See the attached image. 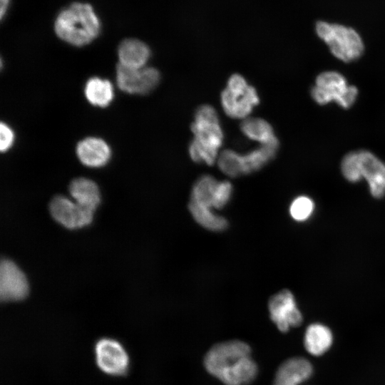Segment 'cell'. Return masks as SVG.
<instances>
[{
  "instance_id": "44dd1931",
  "label": "cell",
  "mask_w": 385,
  "mask_h": 385,
  "mask_svg": "<svg viewBox=\"0 0 385 385\" xmlns=\"http://www.w3.org/2000/svg\"><path fill=\"white\" fill-rule=\"evenodd\" d=\"M85 96L89 103L93 106L106 107L113 99V87L106 79L92 77L86 83Z\"/></svg>"
},
{
  "instance_id": "603a6c76",
  "label": "cell",
  "mask_w": 385,
  "mask_h": 385,
  "mask_svg": "<svg viewBox=\"0 0 385 385\" xmlns=\"http://www.w3.org/2000/svg\"><path fill=\"white\" fill-rule=\"evenodd\" d=\"M217 164L220 170L231 178L243 175L241 154L235 150H223L217 158Z\"/></svg>"
},
{
  "instance_id": "6da1fadb",
  "label": "cell",
  "mask_w": 385,
  "mask_h": 385,
  "mask_svg": "<svg viewBox=\"0 0 385 385\" xmlns=\"http://www.w3.org/2000/svg\"><path fill=\"white\" fill-rule=\"evenodd\" d=\"M251 352L250 345L242 340H226L208 349L203 364L207 372L225 385H247L258 373Z\"/></svg>"
},
{
  "instance_id": "7c38bea8",
  "label": "cell",
  "mask_w": 385,
  "mask_h": 385,
  "mask_svg": "<svg viewBox=\"0 0 385 385\" xmlns=\"http://www.w3.org/2000/svg\"><path fill=\"white\" fill-rule=\"evenodd\" d=\"M26 276L11 260L3 259L0 263V299L11 302L24 299L28 294Z\"/></svg>"
},
{
  "instance_id": "9c48e42d",
  "label": "cell",
  "mask_w": 385,
  "mask_h": 385,
  "mask_svg": "<svg viewBox=\"0 0 385 385\" xmlns=\"http://www.w3.org/2000/svg\"><path fill=\"white\" fill-rule=\"evenodd\" d=\"M160 79L158 70L153 67L135 68L120 63L116 67L117 85L121 91L130 94H148L156 88Z\"/></svg>"
},
{
  "instance_id": "7402d4cb",
  "label": "cell",
  "mask_w": 385,
  "mask_h": 385,
  "mask_svg": "<svg viewBox=\"0 0 385 385\" xmlns=\"http://www.w3.org/2000/svg\"><path fill=\"white\" fill-rule=\"evenodd\" d=\"M217 183L212 175L200 176L193 185L190 200L213 209L212 198Z\"/></svg>"
},
{
  "instance_id": "5bb4252c",
  "label": "cell",
  "mask_w": 385,
  "mask_h": 385,
  "mask_svg": "<svg viewBox=\"0 0 385 385\" xmlns=\"http://www.w3.org/2000/svg\"><path fill=\"white\" fill-rule=\"evenodd\" d=\"M76 154L83 165L91 168H100L109 161L111 150L103 140L89 137L78 143Z\"/></svg>"
},
{
  "instance_id": "30bf717a",
  "label": "cell",
  "mask_w": 385,
  "mask_h": 385,
  "mask_svg": "<svg viewBox=\"0 0 385 385\" xmlns=\"http://www.w3.org/2000/svg\"><path fill=\"white\" fill-rule=\"evenodd\" d=\"M268 309L270 319L282 332L302 323V314L293 294L288 289H282L272 295L268 301Z\"/></svg>"
},
{
  "instance_id": "8992f818",
  "label": "cell",
  "mask_w": 385,
  "mask_h": 385,
  "mask_svg": "<svg viewBox=\"0 0 385 385\" xmlns=\"http://www.w3.org/2000/svg\"><path fill=\"white\" fill-rule=\"evenodd\" d=\"M358 89L349 85L346 78L337 71H324L315 79L310 94L319 105L323 106L335 102L342 108H349L356 101Z\"/></svg>"
},
{
  "instance_id": "7a4b0ae2",
  "label": "cell",
  "mask_w": 385,
  "mask_h": 385,
  "mask_svg": "<svg viewBox=\"0 0 385 385\" xmlns=\"http://www.w3.org/2000/svg\"><path fill=\"white\" fill-rule=\"evenodd\" d=\"M190 129L194 138L189 145L190 157L195 163L213 165L224 138L216 110L210 105L199 106Z\"/></svg>"
},
{
  "instance_id": "5b68a950",
  "label": "cell",
  "mask_w": 385,
  "mask_h": 385,
  "mask_svg": "<svg viewBox=\"0 0 385 385\" xmlns=\"http://www.w3.org/2000/svg\"><path fill=\"white\" fill-rule=\"evenodd\" d=\"M316 33L328 46L338 59L349 63L359 59L364 53V45L356 31L344 25L319 21Z\"/></svg>"
},
{
  "instance_id": "52a82bcc",
  "label": "cell",
  "mask_w": 385,
  "mask_h": 385,
  "mask_svg": "<svg viewBox=\"0 0 385 385\" xmlns=\"http://www.w3.org/2000/svg\"><path fill=\"white\" fill-rule=\"evenodd\" d=\"M220 99L225 113L232 118H248L253 108L260 103L256 89L237 73L229 78Z\"/></svg>"
},
{
  "instance_id": "ba28073f",
  "label": "cell",
  "mask_w": 385,
  "mask_h": 385,
  "mask_svg": "<svg viewBox=\"0 0 385 385\" xmlns=\"http://www.w3.org/2000/svg\"><path fill=\"white\" fill-rule=\"evenodd\" d=\"M96 362L105 374L120 376L127 374L130 359L123 344L116 339L103 337L94 346Z\"/></svg>"
},
{
  "instance_id": "3957f363",
  "label": "cell",
  "mask_w": 385,
  "mask_h": 385,
  "mask_svg": "<svg viewBox=\"0 0 385 385\" xmlns=\"http://www.w3.org/2000/svg\"><path fill=\"white\" fill-rule=\"evenodd\" d=\"M101 29L100 19L92 6L87 3H72L59 12L54 22L58 37L75 46L92 42L98 36Z\"/></svg>"
},
{
  "instance_id": "277c9868",
  "label": "cell",
  "mask_w": 385,
  "mask_h": 385,
  "mask_svg": "<svg viewBox=\"0 0 385 385\" xmlns=\"http://www.w3.org/2000/svg\"><path fill=\"white\" fill-rule=\"evenodd\" d=\"M341 171L352 183L365 179L374 198L385 196V163L371 152L361 150L347 153L342 160Z\"/></svg>"
},
{
  "instance_id": "2e32d148",
  "label": "cell",
  "mask_w": 385,
  "mask_h": 385,
  "mask_svg": "<svg viewBox=\"0 0 385 385\" xmlns=\"http://www.w3.org/2000/svg\"><path fill=\"white\" fill-rule=\"evenodd\" d=\"M69 192L76 202L93 212L100 203L98 187L90 179L78 178L73 180L69 185Z\"/></svg>"
},
{
  "instance_id": "4316f807",
  "label": "cell",
  "mask_w": 385,
  "mask_h": 385,
  "mask_svg": "<svg viewBox=\"0 0 385 385\" xmlns=\"http://www.w3.org/2000/svg\"><path fill=\"white\" fill-rule=\"evenodd\" d=\"M10 0H0V18L3 19L9 8Z\"/></svg>"
},
{
  "instance_id": "484cf974",
  "label": "cell",
  "mask_w": 385,
  "mask_h": 385,
  "mask_svg": "<svg viewBox=\"0 0 385 385\" xmlns=\"http://www.w3.org/2000/svg\"><path fill=\"white\" fill-rule=\"evenodd\" d=\"M0 148L1 152L8 150L13 145L14 134L12 129L6 123H1Z\"/></svg>"
},
{
  "instance_id": "d6986e66",
  "label": "cell",
  "mask_w": 385,
  "mask_h": 385,
  "mask_svg": "<svg viewBox=\"0 0 385 385\" xmlns=\"http://www.w3.org/2000/svg\"><path fill=\"white\" fill-rule=\"evenodd\" d=\"M188 209L194 220L210 231L222 232L228 227L227 219L215 214L210 207L190 200Z\"/></svg>"
},
{
  "instance_id": "e0dca14e",
  "label": "cell",
  "mask_w": 385,
  "mask_h": 385,
  "mask_svg": "<svg viewBox=\"0 0 385 385\" xmlns=\"http://www.w3.org/2000/svg\"><path fill=\"white\" fill-rule=\"evenodd\" d=\"M279 146V143L277 140L261 145L246 154H241L243 175L250 174L262 168L276 156Z\"/></svg>"
},
{
  "instance_id": "8fae6325",
  "label": "cell",
  "mask_w": 385,
  "mask_h": 385,
  "mask_svg": "<svg viewBox=\"0 0 385 385\" xmlns=\"http://www.w3.org/2000/svg\"><path fill=\"white\" fill-rule=\"evenodd\" d=\"M52 217L68 229H77L89 225L93 213L65 196H55L49 203Z\"/></svg>"
},
{
  "instance_id": "9a60e30c",
  "label": "cell",
  "mask_w": 385,
  "mask_h": 385,
  "mask_svg": "<svg viewBox=\"0 0 385 385\" xmlns=\"http://www.w3.org/2000/svg\"><path fill=\"white\" fill-rule=\"evenodd\" d=\"M119 63L127 67L140 68L145 66L150 56L148 45L136 38H126L118 48Z\"/></svg>"
},
{
  "instance_id": "ffe728a7",
  "label": "cell",
  "mask_w": 385,
  "mask_h": 385,
  "mask_svg": "<svg viewBox=\"0 0 385 385\" xmlns=\"http://www.w3.org/2000/svg\"><path fill=\"white\" fill-rule=\"evenodd\" d=\"M242 133L249 139L259 142L261 145L277 141L273 128L260 118H247L240 124Z\"/></svg>"
},
{
  "instance_id": "cb8c5ba5",
  "label": "cell",
  "mask_w": 385,
  "mask_h": 385,
  "mask_svg": "<svg viewBox=\"0 0 385 385\" xmlns=\"http://www.w3.org/2000/svg\"><path fill=\"white\" fill-rule=\"evenodd\" d=\"M314 209V202L311 197L307 195H299L292 201L289 211L294 220L304 222L312 217Z\"/></svg>"
},
{
  "instance_id": "4fadbf2b",
  "label": "cell",
  "mask_w": 385,
  "mask_h": 385,
  "mask_svg": "<svg viewBox=\"0 0 385 385\" xmlns=\"http://www.w3.org/2000/svg\"><path fill=\"white\" fill-rule=\"evenodd\" d=\"M313 366L305 358L291 357L277 368L272 385H299L312 375Z\"/></svg>"
},
{
  "instance_id": "d4e9b609",
  "label": "cell",
  "mask_w": 385,
  "mask_h": 385,
  "mask_svg": "<svg viewBox=\"0 0 385 385\" xmlns=\"http://www.w3.org/2000/svg\"><path fill=\"white\" fill-rule=\"evenodd\" d=\"M232 190V185L229 181H218L212 198L213 209L223 208L230 201Z\"/></svg>"
},
{
  "instance_id": "ac0fdd59",
  "label": "cell",
  "mask_w": 385,
  "mask_h": 385,
  "mask_svg": "<svg viewBox=\"0 0 385 385\" xmlns=\"http://www.w3.org/2000/svg\"><path fill=\"white\" fill-rule=\"evenodd\" d=\"M332 340V333L329 328L315 323L307 327L304 344L307 351L311 354L320 356L330 348Z\"/></svg>"
}]
</instances>
